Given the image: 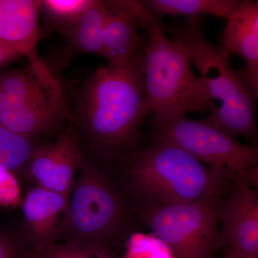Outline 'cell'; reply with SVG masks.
I'll list each match as a JSON object with an SVG mask.
<instances>
[{
  "mask_svg": "<svg viewBox=\"0 0 258 258\" xmlns=\"http://www.w3.org/2000/svg\"><path fill=\"white\" fill-rule=\"evenodd\" d=\"M144 50L122 64L96 70L83 83L73 110L83 149L113 166L142 145L145 98Z\"/></svg>",
  "mask_w": 258,
  "mask_h": 258,
  "instance_id": "cell-1",
  "label": "cell"
},
{
  "mask_svg": "<svg viewBox=\"0 0 258 258\" xmlns=\"http://www.w3.org/2000/svg\"><path fill=\"white\" fill-rule=\"evenodd\" d=\"M117 164V182L134 212L221 200L240 179L232 171L205 165L177 146L153 137L147 145H141Z\"/></svg>",
  "mask_w": 258,
  "mask_h": 258,
  "instance_id": "cell-2",
  "label": "cell"
},
{
  "mask_svg": "<svg viewBox=\"0 0 258 258\" xmlns=\"http://www.w3.org/2000/svg\"><path fill=\"white\" fill-rule=\"evenodd\" d=\"M112 168L84 150L68 198L59 240L99 244L111 249L125 243L134 233L137 215Z\"/></svg>",
  "mask_w": 258,
  "mask_h": 258,
  "instance_id": "cell-3",
  "label": "cell"
},
{
  "mask_svg": "<svg viewBox=\"0 0 258 258\" xmlns=\"http://www.w3.org/2000/svg\"><path fill=\"white\" fill-rule=\"evenodd\" d=\"M147 28L143 58L145 115L165 118L212 111L215 106L206 81L191 70L189 47L179 37L168 38L154 15Z\"/></svg>",
  "mask_w": 258,
  "mask_h": 258,
  "instance_id": "cell-4",
  "label": "cell"
},
{
  "mask_svg": "<svg viewBox=\"0 0 258 258\" xmlns=\"http://www.w3.org/2000/svg\"><path fill=\"white\" fill-rule=\"evenodd\" d=\"M74 122L60 83L42 60L0 72V125L30 139L57 135Z\"/></svg>",
  "mask_w": 258,
  "mask_h": 258,
  "instance_id": "cell-5",
  "label": "cell"
},
{
  "mask_svg": "<svg viewBox=\"0 0 258 258\" xmlns=\"http://www.w3.org/2000/svg\"><path fill=\"white\" fill-rule=\"evenodd\" d=\"M183 39L191 52V61L200 74L210 68L218 71L215 77H203L212 101H221L220 106L214 107L211 114L204 120L233 138L242 137L254 140L257 96L242 72L232 69L231 57L226 55L220 45L215 46L208 42L199 27L189 29Z\"/></svg>",
  "mask_w": 258,
  "mask_h": 258,
  "instance_id": "cell-6",
  "label": "cell"
},
{
  "mask_svg": "<svg viewBox=\"0 0 258 258\" xmlns=\"http://www.w3.org/2000/svg\"><path fill=\"white\" fill-rule=\"evenodd\" d=\"M224 200L148 207L135 212L173 258H215L220 244V214Z\"/></svg>",
  "mask_w": 258,
  "mask_h": 258,
  "instance_id": "cell-7",
  "label": "cell"
},
{
  "mask_svg": "<svg viewBox=\"0 0 258 258\" xmlns=\"http://www.w3.org/2000/svg\"><path fill=\"white\" fill-rule=\"evenodd\" d=\"M150 124L152 137L177 146L207 165L232 171L249 186H257L255 146L240 144L204 120L154 116Z\"/></svg>",
  "mask_w": 258,
  "mask_h": 258,
  "instance_id": "cell-8",
  "label": "cell"
},
{
  "mask_svg": "<svg viewBox=\"0 0 258 258\" xmlns=\"http://www.w3.org/2000/svg\"><path fill=\"white\" fill-rule=\"evenodd\" d=\"M83 154L79 135L71 123L55 142L37 145L29 163L28 176L38 186L68 198Z\"/></svg>",
  "mask_w": 258,
  "mask_h": 258,
  "instance_id": "cell-9",
  "label": "cell"
},
{
  "mask_svg": "<svg viewBox=\"0 0 258 258\" xmlns=\"http://www.w3.org/2000/svg\"><path fill=\"white\" fill-rule=\"evenodd\" d=\"M227 196L220 214V247L241 256L258 255L257 191L238 179Z\"/></svg>",
  "mask_w": 258,
  "mask_h": 258,
  "instance_id": "cell-10",
  "label": "cell"
},
{
  "mask_svg": "<svg viewBox=\"0 0 258 258\" xmlns=\"http://www.w3.org/2000/svg\"><path fill=\"white\" fill-rule=\"evenodd\" d=\"M103 53L112 64H122L144 50L139 28L147 26L150 12L142 1H106Z\"/></svg>",
  "mask_w": 258,
  "mask_h": 258,
  "instance_id": "cell-11",
  "label": "cell"
},
{
  "mask_svg": "<svg viewBox=\"0 0 258 258\" xmlns=\"http://www.w3.org/2000/svg\"><path fill=\"white\" fill-rule=\"evenodd\" d=\"M67 204L63 195L40 186L28 191L23 203L22 232L30 248H44L58 242Z\"/></svg>",
  "mask_w": 258,
  "mask_h": 258,
  "instance_id": "cell-12",
  "label": "cell"
},
{
  "mask_svg": "<svg viewBox=\"0 0 258 258\" xmlns=\"http://www.w3.org/2000/svg\"><path fill=\"white\" fill-rule=\"evenodd\" d=\"M220 45L226 55L237 53L245 60L242 75L258 95V3L240 1L227 19Z\"/></svg>",
  "mask_w": 258,
  "mask_h": 258,
  "instance_id": "cell-13",
  "label": "cell"
},
{
  "mask_svg": "<svg viewBox=\"0 0 258 258\" xmlns=\"http://www.w3.org/2000/svg\"><path fill=\"white\" fill-rule=\"evenodd\" d=\"M42 1L0 0V40L28 60L40 58L37 50Z\"/></svg>",
  "mask_w": 258,
  "mask_h": 258,
  "instance_id": "cell-14",
  "label": "cell"
},
{
  "mask_svg": "<svg viewBox=\"0 0 258 258\" xmlns=\"http://www.w3.org/2000/svg\"><path fill=\"white\" fill-rule=\"evenodd\" d=\"M106 16V1L96 0L77 23L59 30L67 42L62 55V66L76 54L91 52L103 56Z\"/></svg>",
  "mask_w": 258,
  "mask_h": 258,
  "instance_id": "cell-15",
  "label": "cell"
},
{
  "mask_svg": "<svg viewBox=\"0 0 258 258\" xmlns=\"http://www.w3.org/2000/svg\"><path fill=\"white\" fill-rule=\"evenodd\" d=\"M154 16L185 15L190 18L209 14L228 19L240 4L237 0H147L142 1Z\"/></svg>",
  "mask_w": 258,
  "mask_h": 258,
  "instance_id": "cell-16",
  "label": "cell"
},
{
  "mask_svg": "<svg viewBox=\"0 0 258 258\" xmlns=\"http://www.w3.org/2000/svg\"><path fill=\"white\" fill-rule=\"evenodd\" d=\"M37 145L35 139L25 138L0 125V169L16 178L28 176L29 163Z\"/></svg>",
  "mask_w": 258,
  "mask_h": 258,
  "instance_id": "cell-17",
  "label": "cell"
},
{
  "mask_svg": "<svg viewBox=\"0 0 258 258\" xmlns=\"http://www.w3.org/2000/svg\"><path fill=\"white\" fill-rule=\"evenodd\" d=\"M30 258H118L106 246L79 241H62L30 250Z\"/></svg>",
  "mask_w": 258,
  "mask_h": 258,
  "instance_id": "cell-18",
  "label": "cell"
},
{
  "mask_svg": "<svg viewBox=\"0 0 258 258\" xmlns=\"http://www.w3.org/2000/svg\"><path fill=\"white\" fill-rule=\"evenodd\" d=\"M95 2L96 0H44L41 10L59 31L77 23Z\"/></svg>",
  "mask_w": 258,
  "mask_h": 258,
  "instance_id": "cell-19",
  "label": "cell"
},
{
  "mask_svg": "<svg viewBox=\"0 0 258 258\" xmlns=\"http://www.w3.org/2000/svg\"><path fill=\"white\" fill-rule=\"evenodd\" d=\"M125 244V258H173L169 247L153 234L134 232Z\"/></svg>",
  "mask_w": 258,
  "mask_h": 258,
  "instance_id": "cell-20",
  "label": "cell"
},
{
  "mask_svg": "<svg viewBox=\"0 0 258 258\" xmlns=\"http://www.w3.org/2000/svg\"><path fill=\"white\" fill-rule=\"evenodd\" d=\"M30 247L23 232H0V258H30Z\"/></svg>",
  "mask_w": 258,
  "mask_h": 258,
  "instance_id": "cell-21",
  "label": "cell"
},
{
  "mask_svg": "<svg viewBox=\"0 0 258 258\" xmlns=\"http://www.w3.org/2000/svg\"><path fill=\"white\" fill-rule=\"evenodd\" d=\"M20 189L18 179L11 173L0 169V206L18 202Z\"/></svg>",
  "mask_w": 258,
  "mask_h": 258,
  "instance_id": "cell-22",
  "label": "cell"
},
{
  "mask_svg": "<svg viewBox=\"0 0 258 258\" xmlns=\"http://www.w3.org/2000/svg\"><path fill=\"white\" fill-rule=\"evenodd\" d=\"M23 55L14 47L0 40V68L10 63Z\"/></svg>",
  "mask_w": 258,
  "mask_h": 258,
  "instance_id": "cell-23",
  "label": "cell"
},
{
  "mask_svg": "<svg viewBox=\"0 0 258 258\" xmlns=\"http://www.w3.org/2000/svg\"><path fill=\"white\" fill-rule=\"evenodd\" d=\"M223 258H241V257L240 254L235 253V252L227 251V252H226L225 255L224 256Z\"/></svg>",
  "mask_w": 258,
  "mask_h": 258,
  "instance_id": "cell-24",
  "label": "cell"
},
{
  "mask_svg": "<svg viewBox=\"0 0 258 258\" xmlns=\"http://www.w3.org/2000/svg\"><path fill=\"white\" fill-rule=\"evenodd\" d=\"M241 258H258L257 255H244V256H241Z\"/></svg>",
  "mask_w": 258,
  "mask_h": 258,
  "instance_id": "cell-25",
  "label": "cell"
}]
</instances>
